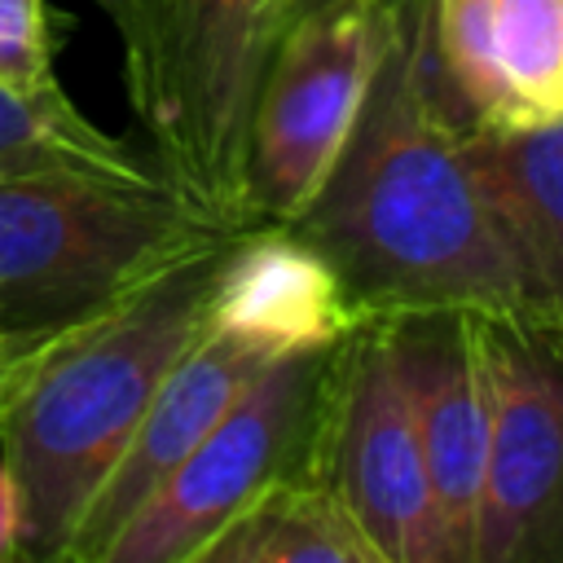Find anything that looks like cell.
<instances>
[{"instance_id":"obj_1","label":"cell","mask_w":563,"mask_h":563,"mask_svg":"<svg viewBox=\"0 0 563 563\" xmlns=\"http://www.w3.org/2000/svg\"><path fill=\"white\" fill-rule=\"evenodd\" d=\"M299 233L361 317L462 308L528 321L510 242L466 154V110L444 84L427 0H391L356 123L299 211Z\"/></svg>"},{"instance_id":"obj_2","label":"cell","mask_w":563,"mask_h":563,"mask_svg":"<svg viewBox=\"0 0 563 563\" xmlns=\"http://www.w3.org/2000/svg\"><path fill=\"white\" fill-rule=\"evenodd\" d=\"M224 242L189 251L101 312L44 334L0 396V449L22 501V554L66 559L79 519L172 365L207 330Z\"/></svg>"},{"instance_id":"obj_3","label":"cell","mask_w":563,"mask_h":563,"mask_svg":"<svg viewBox=\"0 0 563 563\" xmlns=\"http://www.w3.org/2000/svg\"><path fill=\"white\" fill-rule=\"evenodd\" d=\"M233 233L150 167L0 180V325L53 334Z\"/></svg>"},{"instance_id":"obj_4","label":"cell","mask_w":563,"mask_h":563,"mask_svg":"<svg viewBox=\"0 0 563 563\" xmlns=\"http://www.w3.org/2000/svg\"><path fill=\"white\" fill-rule=\"evenodd\" d=\"M282 31V0H163L128 97L163 176L229 229L246 224V128Z\"/></svg>"},{"instance_id":"obj_5","label":"cell","mask_w":563,"mask_h":563,"mask_svg":"<svg viewBox=\"0 0 563 563\" xmlns=\"http://www.w3.org/2000/svg\"><path fill=\"white\" fill-rule=\"evenodd\" d=\"M325 352L273 356L211 431L123 519L101 563H194L198 550L277 475L308 466L330 387Z\"/></svg>"},{"instance_id":"obj_6","label":"cell","mask_w":563,"mask_h":563,"mask_svg":"<svg viewBox=\"0 0 563 563\" xmlns=\"http://www.w3.org/2000/svg\"><path fill=\"white\" fill-rule=\"evenodd\" d=\"M308 471L343 497L378 563H453L383 317L334 347Z\"/></svg>"},{"instance_id":"obj_7","label":"cell","mask_w":563,"mask_h":563,"mask_svg":"<svg viewBox=\"0 0 563 563\" xmlns=\"http://www.w3.org/2000/svg\"><path fill=\"white\" fill-rule=\"evenodd\" d=\"M387 4L330 9L286 26L246 128V224H295L330 176L365 101Z\"/></svg>"},{"instance_id":"obj_8","label":"cell","mask_w":563,"mask_h":563,"mask_svg":"<svg viewBox=\"0 0 563 563\" xmlns=\"http://www.w3.org/2000/svg\"><path fill=\"white\" fill-rule=\"evenodd\" d=\"M488 444L471 563H563V347L479 317Z\"/></svg>"},{"instance_id":"obj_9","label":"cell","mask_w":563,"mask_h":563,"mask_svg":"<svg viewBox=\"0 0 563 563\" xmlns=\"http://www.w3.org/2000/svg\"><path fill=\"white\" fill-rule=\"evenodd\" d=\"M383 330L409 400V418L435 488L453 563H471L484 444H488L479 312H462V308L387 312Z\"/></svg>"},{"instance_id":"obj_10","label":"cell","mask_w":563,"mask_h":563,"mask_svg":"<svg viewBox=\"0 0 563 563\" xmlns=\"http://www.w3.org/2000/svg\"><path fill=\"white\" fill-rule=\"evenodd\" d=\"M427 13L471 123L515 132L563 119V0H427Z\"/></svg>"},{"instance_id":"obj_11","label":"cell","mask_w":563,"mask_h":563,"mask_svg":"<svg viewBox=\"0 0 563 563\" xmlns=\"http://www.w3.org/2000/svg\"><path fill=\"white\" fill-rule=\"evenodd\" d=\"M273 361L268 347L207 325L194 347L172 365L158 383L154 400L145 405L128 449L119 453L114 471L106 475L101 493L92 497L88 515L79 519L66 563H101V550L123 528V519L158 488V479L211 431V422L233 405V396Z\"/></svg>"},{"instance_id":"obj_12","label":"cell","mask_w":563,"mask_h":563,"mask_svg":"<svg viewBox=\"0 0 563 563\" xmlns=\"http://www.w3.org/2000/svg\"><path fill=\"white\" fill-rule=\"evenodd\" d=\"M361 312L330 264L286 224L229 238L207 295V325L233 330L273 356L339 347Z\"/></svg>"},{"instance_id":"obj_13","label":"cell","mask_w":563,"mask_h":563,"mask_svg":"<svg viewBox=\"0 0 563 563\" xmlns=\"http://www.w3.org/2000/svg\"><path fill=\"white\" fill-rule=\"evenodd\" d=\"M466 154L519 264L528 325L563 347V119L515 132L466 119Z\"/></svg>"},{"instance_id":"obj_14","label":"cell","mask_w":563,"mask_h":563,"mask_svg":"<svg viewBox=\"0 0 563 563\" xmlns=\"http://www.w3.org/2000/svg\"><path fill=\"white\" fill-rule=\"evenodd\" d=\"M194 563H378L343 497L308 466L268 479Z\"/></svg>"},{"instance_id":"obj_15","label":"cell","mask_w":563,"mask_h":563,"mask_svg":"<svg viewBox=\"0 0 563 563\" xmlns=\"http://www.w3.org/2000/svg\"><path fill=\"white\" fill-rule=\"evenodd\" d=\"M145 163L75 110L57 88L22 92L0 84V180L44 172H141Z\"/></svg>"},{"instance_id":"obj_16","label":"cell","mask_w":563,"mask_h":563,"mask_svg":"<svg viewBox=\"0 0 563 563\" xmlns=\"http://www.w3.org/2000/svg\"><path fill=\"white\" fill-rule=\"evenodd\" d=\"M0 84L22 92L57 88L44 0H0Z\"/></svg>"},{"instance_id":"obj_17","label":"cell","mask_w":563,"mask_h":563,"mask_svg":"<svg viewBox=\"0 0 563 563\" xmlns=\"http://www.w3.org/2000/svg\"><path fill=\"white\" fill-rule=\"evenodd\" d=\"M97 4L110 13V22H114V31L123 40V62H128V75H132L145 62L150 44H154V26H158L163 0H97Z\"/></svg>"},{"instance_id":"obj_18","label":"cell","mask_w":563,"mask_h":563,"mask_svg":"<svg viewBox=\"0 0 563 563\" xmlns=\"http://www.w3.org/2000/svg\"><path fill=\"white\" fill-rule=\"evenodd\" d=\"M22 554V501L9 466L0 462V563Z\"/></svg>"},{"instance_id":"obj_19","label":"cell","mask_w":563,"mask_h":563,"mask_svg":"<svg viewBox=\"0 0 563 563\" xmlns=\"http://www.w3.org/2000/svg\"><path fill=\"white\" fill-rule=\"evenodd\" d=\"M40 339H44V334H26V330L0 325V396H4V387H9V378H13V369L22 365V356H26Z\"/></svg>"},{"instance_id":"obj_20","label":"cell","mask_w":563,"mask_h":563,"mask_svg":"<svg viewBox=\"0 0 563 563\" xmlns=\"http://www.w3.org/2000/svg\"><path fill=\"white\" fill-rule=\"evenodd\" d=\"M356 4H391V0H282V31L303 22V18H317V13H330V9H356Z\"/></svg>"}]
</instances>
